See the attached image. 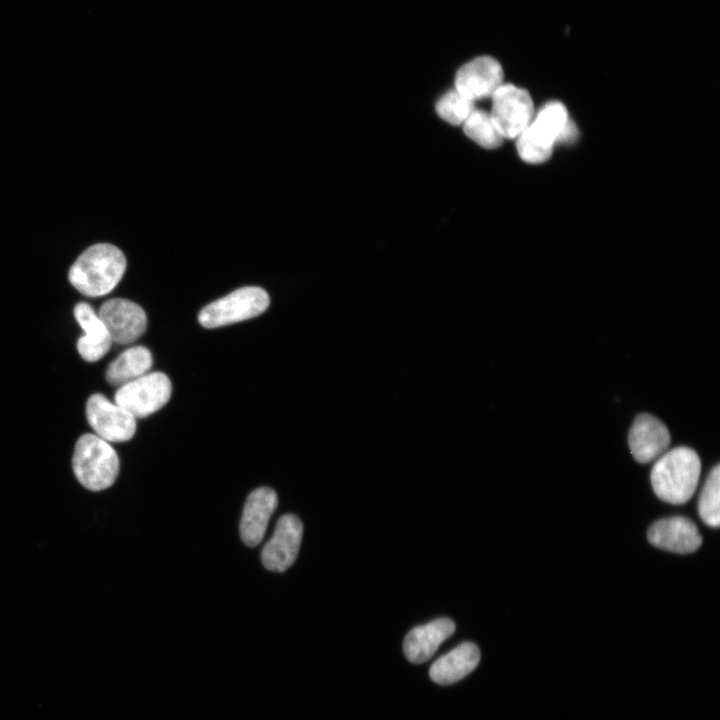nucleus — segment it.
Listing matches in <instances>:
<instances>
[{
  "instance_id": "obj_1",
  "label": "nucleus",
  "mask_w": 720,
  "mask_h": 720,
  "mask_svg": "<svg viewBox=\"0 0 720 720\" xmlns=\"http://www.w3.org/2000/svg\"><path fill=\"white\" fill-rule=\"evenodd\" d=\"M126 270V258L116 246L99 243L87 248L72 264L68 278L71 285L88 297L111 292Z\"/></svg>"
},
{
  "instance_id": "obj_2",
  "label": "nucleus",
  "mask_w": 720,
  "mask_h": 720,
  "mask_svg": "<svg viewBox=\"0 0 720 720\" xmlns=\"http://www.w3.org/2000/svg\"><path fill=\"white\" fill-rule=\"evenodd\" d=\"M700 473L701 461L698 454L688 447H676L657 458L650 480L658 498L679 505L692 498Z\"/></svg>"
},
{
  "instance_id": "obj_3",
  "label": "nucleus",
  "mask_w": 720,
  "mask_h": 720,
  "mask_svg": "<svg viewBox=\"0 0 720 720\" xmlns=\"http://www.w3.org/2000/svg\"><path fill=\"white\" fill-rule=\"evenodd\" d=\"M575 136L566 107L558 101L543 106L528 126L515 138L520 158L531 164L547 161L554 145Z\"/></svg>"
},
{
  "instance_id": "obj_4",
  "label": "nucleus",
  "mask_w": 720,
  "mask_h": 720,
  "mask_svg": "<svg viewBox=\"0 0 720 720\" xmlns=\"http://www.w3.org/2000/svg\"><path fill=\"white\" fill-rule=\"evenodd\" d=\"M72 468L78 482L94 492L102 491L116 481L120 462L116 451L109 442L95 434H83L77 440Z\"/></svg>"
},
{
  "instance_id": "obj_5",
  "label": "nucleus",
  "mask_w": 720,
  "mask_h": 720,
  "mask_svg": "<svg viewBox=\"0 0 720 720\" xmlns=\"http://www.w3.org/2000/svg\"><path fill=\"white\" fill-rule=\"evenodd\" d=\"M270 303L268 293L256 286H246L219 298L201 309L199 323L205 328H217L254 318L262 314Z\"/></svg>"
},
{
  "instance_id": "obj_6",
  "label": "nucleus",
  "mask_w": 720,
  "mask_h": 720,
  "mask_svg": "<svg viewBox=\"0 0 720 720\" xmlns=\"http://www.w3.org/2000/svg\"><path fill=\"white\" fill-rule=\"evenodd\" d=\"M171 392L169 377L162 372H152L121 385L114 401L135 418H144L160 410L169 401Z\"/></svg>"
},
{
  "instance_id": "obj_7",
  "label": "nucleus",
  "mask_w": 720,
  "mask_h": 720,
  "mask_svg": "<svg viewBox=\"0 0 720 720\" xmlns=\"http://www.w3.org/2000/svg\"><path fill=\"white\" fill-rule=\"evenodd\" d=\"M489 112L504 139H515L534 117L533 100L529 92L511 83H503L490 97Z\"/></svg>"
},
{
  "instance_id": "obj_8",
  "label": "nucleus",
  "mask_w": 720,
  "mask_h": 720,
  "mask_svg": "<svg viewBox=\"0 0 720 720\" xmlns=\"http://www.w3.org/2000/svg\"><path fill=\"white\" fill-rule=\"evenodd\" d=\"M86 419L95 435L109 443L128 441L136 431V418L100 393L88 398Z\"/></svg>"
},
{
  "instance_id": "obj_9",
  "label": "nucleus",
  "mask_w": 720,
  "mask_h": 720,
  "mask_svg": "<svg viewBox=\"0 0 720 720\" xmlns=\"http://www.w3.org/2000/svg\"><path fill=\"white\" fill-rule=\"evenodd\" d=\"M504 83V71L498 60L484 55L462 65L455 75V90L476 102L491 97Z\"/></svg>"
},
{
  "instance_id": "obj_10",
  "label": "nucleus",
  "mask_w": 720,
  "mask_h": 720,
  "mask_svg": "<svg viewBox=\"0 0 720 720\" xmlns=\"http://www.w3.org/2000/svg\"><path fill=\"white\" fill-rule=\"evenodd\" d=\"M97 314L112 341L118 344L125 345L136 341L147 327L144 310L128 299H109L101 305Z\"/></svg>"
},
{
  "instance_id": "obj_11",
  "label": "nucleus",
  "mask_w": 720,
  "mask_h": 720,
  "mask_svg": "<svg viewBox=\"0 0 720 720\" xmlns=\"http://www.w3.org/2000/svg\"><path fill=\"white\" fill-rule=\"evenodd\" d=\"M303 534L300 519L293 514L283 515L277 522L271 539L262 550L261 559L266 569L284 572L296 560Z\"/></svg>"
},
{
  "instance_id": "obj_12",
  "label": "nucleus",
  "mask_w": 720,
  "mask_h": 720,
  "mask_svg": "<svg viewBox=\"0 0 720 720\" xmlns=\"http://www.w3.org/2000/svg\"><path fill=\"white\" fill-rule=\"evenodd\" d=\"M647 537L653 546L677 554L695 552L702 544L697 526L682 516L656 521L649 528Z\"/></svg>"
},
{
  "instance_id": "obj_13",
  "label": "nucleus",
  "mask_w": 720,
  "mask_h": 720,
  "mask_svg": "<svg viewBox=\"0 0 720 720\" xmlns=\"http://www.w3.org/2000/svg\"><path fill=\"white\" fill-rule=\"evenodd\" d=\"M671 442L666 425L650 414L638 415L630 429L628 444L634 459L648 463L664 454Z\"/></svg>"
},
{
  "instance_id": "obj_14",
  "label": "nucleus",
  "mask_w": 720,
  "mask_h": 720,
  "mask_svg": "<svg viewBox=\"0 0 720 720\" xmlns=\"http://www.w3.org/2000/svg\"><path fill=\"white\" fill-rule=\"evenodd\" d=\"M277 504V494L268 487L255 489L248 496L240 522L241 538L247 546L254 547L262 541Z\"/></svg>"
},
{
  "instance_id": "obj_15",
  "label": "nucleus",
  "mask_w": 720,
  "mask_h": 720,
  "mask_svg": "<svg viewBox=\"0 0 720 720\" xmlns=\"http://www.w3.org/2000/svg\"><path fill=\"white\" fill-rule=\"evenodd\" d=\"M454 631L455 623L446 617L413 628L403 641L405 657L415 664L426 662Z\"/></svg>"
},
{
  "instance_id": "obj_16",
  "label": "nucleus",
  "mask_w": 720,
  "mask_h": 720,
  "mask_svg": "<svg viewBox=\"0 0 720 720\" xmlns=\"http://www.w3.org/2000/svg\"><path fill=\"white\" fill-rule=\"evenodd\" d=\"M73 314L84 330V335L77 341L80 356L88 362L100 360L110 350L113 342L107 328L86 302L76 304Z\"/></svg>"
},
{
  "instance_id": "obj_17",
  "label": "nucleus",
  "mask_w": 720,
  "mask_h": 720,
  "mask_svg": "<svg viewBox=\"0 0 720 720\" xmlns=\"http://www.w3.org/2000/svg\"><path fill=\"white\" fill-rule=\"evenodd\" d=\"M480 661V651L471 642H463L437 659L430 667L432 681L441 685L453 684L471 673Z\"/></svg>"
},
{
  "instance_id": "obj_18",
  "label": "nucleus",
  "mask_w": 720,
  "mask_h": 720,
  "mask_svg": "<svg viewBox=\"0 0 720 720\" xmlns=\"http://www.w3.org/2000/svg\"><path fill=\"white\" fill-rule=\"evenodd\" d=\"M153 364L151 352L144 346L123 351L107 367L105 377L111 385H123L144 374Z\"/></svg>"
},
{
  "instance_id": "obj_19",
  "label": "nucleus",
  "mask_w": 720,
  "mask_h": 720,
  "mask_svg": "<svg viewBox=\"0 0 720 720\" xmlns=\"http://www.w3.org/2000/svg\"><path fill=\"white\" fill-rule=\"evenodd\" d=\"M462 126L466 136L485 149L498 148L504 140L485 110L475 108Z\"/></svg>"
},
{
  "instance_id": "obj_20",
  "label": "nucleus",
  "mask_w": 720,
  "mask_h": 720,
  "mask_svg": "<svg viewBox=\"0 0 720 720\" xmlns=\"http://www.w3.org/2000/svg\"><path fill=\"white\" fill-rule=\"evenodd\" d=\"M698 513L709 527L720 524V466L717 464L709 473L698 500Z\"/></svg>"
},
{
  "instance_id": "obj_21",
  "label": "nucleus",
  "mask_w": 720,
  "mask_h": 720,
  "mask_svg": "<svg viewBox=\"0 0 720 720\" xmlns=\"http://www.w3.org/2000/svg\"><path fill=\"white\" fill-rule=\"evenodd\" d=\"M475 108L474 101L455 89L443 94L435 105L438 116L454 126L462 125Z\"/></svg>"
}]
</instances>
